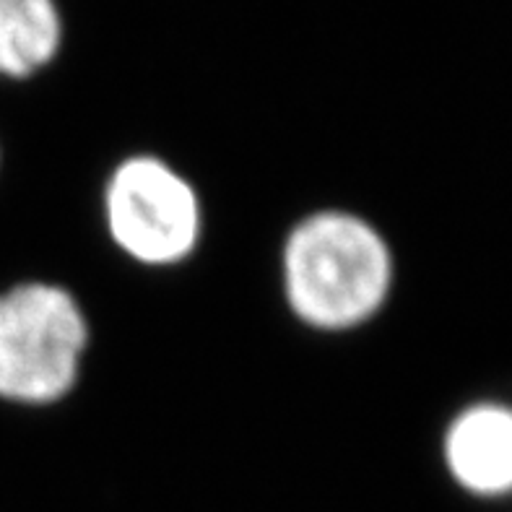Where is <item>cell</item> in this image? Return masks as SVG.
Here are the masks:
<instances>
[{
    "mask_svg": "<svg viewBox=\"0 0 512 512\" xmlns=\"http://www.w3.org/2000/svg\"><path fill=\"white\" fill-rule=\"evenodd\" d=\"M281 268L286 302L318 331L367 323L393 284L383 234L346 211H318L299 221L286 237Z\"/></svg>",
    "mask_w": 512,
    "mask_h": 512,
    "instance_id": "6da1fadb",
    "label": "cell"
},
{
    "mask_svg": "<svg viewBox=\"0 0 512 512\" xmlns=\"http://www.w3.org/2000/svg\"><path fill=\"white\" fill-rule=\"evenodd\" d=\"M89 323L68 289L29 281L0 294V398L45 406L71 393Z\"/></svg>",
    "mask_w": 512,
    "mask_h": 512,
    "instance_id": "7a4b0ae2",
    "label": "cell"
},
{
    "mask_svg": "<svg viewBox=\"0 0 512 512\" xmlns=\"http://www.w3.org/2000/svg\"><path fill=\"white\" fill-rule=\"evenodd\" d=\"M110 237L128 258L172 266L188 258L201 237V203L193 185L156 156H130L104 190Z\"/></svg>",
    "mask_w": 512,
    "mask_h": 512,
    "instance_id": "3957f363",
    "label": "cell"
},
{
    "mask_svg": "<svg viewBox=\"0 0 512 512\" xmlns=\"http://www.w3.org/2000/svg\"><path fill=\"white\" fill-rule=\"evenodd\" d=\"M445 463L466 492L502 497L512 492V409L476 403L455 416L445 435Z\"/></svg>",
    "mask_w": 512,
    "mask_h": 512,
    "instance_id": "277c9868",
    "label": "cell"
},
{
    "mask_svg": "<svg viewBox=\"0 0 512 512\" xmlns=\"http://www.w3.org/2000/svg\"><path fill=\"white\" fill-rule=\"evenodd\" d=\"M63 24L52 0H0V76L26 78L60 50Z\"/></svg>",
    "mask_w": 512,
    "mask_h": 512,
    "instance_id": "5b68a950",
    "label": "cell"
}]
</instances>
